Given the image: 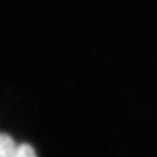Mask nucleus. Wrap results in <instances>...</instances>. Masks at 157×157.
<instances>
[{
  "label": "nucleus",
  "instance_id": "1",
  "mask_svg": "<svg viewBox=\"0 0 157 157\" xmlns=\"http://www.w3.org/2000/svg\"><path fill=\"white\" fill-rule=\"evenodd\" d=\"M17 145L6 133H0V157H15Z\"/></svg>",
  "mask_w": 157,
  "mask_h": 157
},
{
  "label": "nucleus",
  "instance_id": "2",
  "mask_svg": "<svg viewBox=\"0 0 157 157\" xmlns=\"http://www.w3.org/2000/svg\"><path fill=\"white\" fill-rule=\"evenodd\" d=\"M36 153L33 148L29 144H21L17 146L15 157H34Z\"/></svg>",
  "mask_w": 157,
  "mask_h": 157
}]
</instances>
